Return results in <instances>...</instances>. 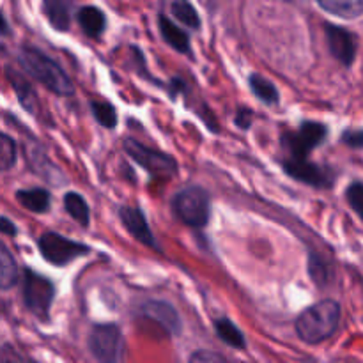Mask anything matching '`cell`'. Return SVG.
Here are the masks:
<instances>
[{
	"label": "cell",
	"instance_id": "obj_26",
	"mask_svg": "<svg viewBox=\"0 0 363 363\" xmlns=\"http://www.w3.org/2000/svg\"><path fill=\"white\" fill-rule=\"evenodd\" d=\"M308 273L318 286H326L332 280V269L318 254H311L308 257Z\"/></svg>",
	"mask_w": 363,
	"mask_h": 363
},
{
	"label": "cell",
	"instance_id": "obj_23",
	"mask_svg": "<svg viewBox=\"0 0 363 363\" xmlns=\"http://www.w3.org/2000/svg\"><path fill=\"white\" fill-rule=\"evenodd\" d=\"M170 11H172L174 18H176L179 23L186 25L188 28H194V30H199V28H201V16H199L197 9H195L190 2L176 0V2H172V6H170Z\"/></svg>",
	"mask_w": 363,
	"mask_h": 363
},
{
	"label": "cell",
	"instance_id": "obj_22",
	"mask_svg": "<svg viewBox=\"0 0 363 363\" xmlns=\"http://www.w3.org/2000/svg\"><path fill=\"white\" fill-rule=\"evenodd\" d=\"M7 78L11 80V84H13L14 91H16L18 94V99H20L21 106H23L27 112L34 113L35 112V92L34 89L30 87V84H28L27 80H25L23 77H21L20 73H16L14 69H7Z\"/></svg>",
	"mask_w": 363,
	"mask_h": 363
},
{
	"label": "cell",
	"instance_id": "obj_35",
	"mask_svg": "<svg viewBox=\"0 0 363 363\" xmlns=\"http://www.w3.org/2000/svg\"><path fill=\"white\" fill-rule=\"evenodd\" d=\"M4 307V303H2V301H0V308H2Z\"/></svg>",
	"mask_w": 363,
	"mask_h": 363
},
{
	"label": "cell",
	"instance_id": "obj_33",
	"mask_svg": "<svg viewBox=\"0 0 363 363\" xmlns=\"http://www.w3.org/2000/svg\"><path fill=\"white\" fill-rule=\"evenodd\" d=\"M169 91H170V96H172V98H176L177 92H179V94H184V92L188 91V87H186V84L181 80V78H174V80L169 84Z\"/></svg>",
	"mask_w": 363,
	"mask_h": 363
},
{
	"label": "cell",
	"instance_id": "obj_29",
	"mask_svg": "<svg viewBox=\"0 0 363 363\" xmlns=\"http://www.w3.org/2000/svg\"><path fill=\"white\" fill-rule=\"evenodd\" d=\"M252 121H254V112L247 106H240L236 112V117H234V123L240 130H250Z\"/></svg>",
	"mask_w": 363,
	"mask_h": 363
},
{
	"label": "cell",
	"instance_id": "obj_1",
	"mask_svg": "<svg viewBox=\"0 0 363 363\" xmlns=\"http://www.w3.org/2000/svg\"><path fill=\"white\" fill-rule=\"evenodd\" d=\"M18 60H20L25 73L30 74L34 80L45 85L53 94L62 96V98H69V96L74 94L73 80L67 77L66 71L52 57L43 53L41 50L34 48V46H23L20 50Z\"/></svg>",
	"mask_w": 363,
	"mask_h": 363
},
{
	"label": "cell",
	"instance_id": "obj_18",
	"mask_svg": "<svg viewBox=\"0 0 363 363\" xmlns=\"http://www.w3.org/2000/svg\"><path fill=\"white\" fill-rule=\"evenodd\" d=\"M64 209L82 227H87L91 223V208H89L84 195L77 194V191H69V194L64 195Z\"/></svg>",
	"mask_w": 363,
	"mask_h": 363
},
{
	"label": "cell",
	"instance_id": "obj_5",
	"mask_svg": "<svg viewBox=\"0 0 363 363\" xmlns=\"http://www.w3.org/2000/svg\"><path fill=\"white\" fill-rule=\"evenodd\" d=\"M123 147L126 155L133 160L137 165L147 170L151 176L162 177V179H169L177 174V162L170 155H165L162 151L147 147L142 142L135 140V138H126L123 142Z\"/></svg>",
	"mask_w": 363,
	"mask_h": 363
},
{
	"label": "cell",
	"instance_id": "obj_14",
	"mask_svg": "<svg viewBox=\"0 0 363 363\" xmlns=\"http://www.w3.org/2000/svg\"><path fill=\"white\" fill-rule=\"evenodd\" d=\"M82 30L89 38H99L106 28V16L99 7L84 6L77 14Z\"/></svg>",
	"mask_w": 363,
	"mask_h": 363
},
{
	"label": "cell",
	"instance_id": "obj_6",
	"mask_svg": "<svg viewBox=\"0 0 363 363\" xmlns=\"http://www.w3.org/2000/svg\"><path fill=\"white\" fill-rule=\"evenodd\" d=\"M89 351L99 363H121L124 351V339L119 326L112 323L92 326L89 333Z\"/></svg>",
	"mask_w": 363,
	"mask_h": 363
},
{
	"label": "cell",
	"instance_id": "obj_20",
	"mask_svg": "<svg viewBox=\"0 0 363 363\" xmlns=\"http://www.w3.org/2000/svg\"><path fill=\"white\" fill-rule=\"evenodd\" d=\"M318 6L335 16L346 18V20L358 18L363 11V2L360 0H319Z\"/></svg>",
	"mask_w": 363,
	"mask_h": 363
},
{
	"label": "cell",
	"instance_id": "obj_27",
	"mask_svg": "<svg viewBox=\"0 0 363 363\" xmlns=\"http://www.w3.org/2000/svg\"><path fill=\"white\" fill-rule=\"evenodd\" d=\"M346 197L350 206L353 208V211L357 213L358 216L363 215V209H362V202H363V184L360 181H354L350 188L346 190Z\"/></svg>",
	"mask_w": 363,
	"mask_h": 363
},
{
	"label": "cell",
	"instance_id": "obj_9",
	"mask_svg": "<svg viewBox=\"0 0 363 363\" xmlns=\"http://www.w3.org/2000/svg\"><path fill=\"white\" fill-rule=\"evenodd\" d=\"M284 172L287 174L293 179L300 181V183L311 184L315 188H330L332 186L333 176L328 169H323V167L315 165V163L308 162V160H289L284 158L282 162Z\"/></svg>",
	"mask_w": 363,
	"mask_h": 363
},
{
	"label": "cell",
	"instance_id": "obj_15",
	"mask_svg": "<svg viewBox=\"0 0 363 363\" xmlns=\"http://www.w3.org/2000/svg\"><path fill=\"white\" fill-rule=\"evenodd\" d=\"M16 201L28 211L46 213L52 206V195L45 188H30V190H18Z\"/></svg>",
	"mask_w": 363,
	"mask_h": 363
},
{
	"label": "cell",
	"instance_id": "obj_34",
	"mask_svg": "<svg viewBox=\"0 0 363 363\" xmlns=\"http://www.w3.org/2000/svg\"><path fill=\"white\" fill-rule=\"evenodd\" d=\"M11 34V27L9 23H7V20L4 18V14L0 13V35H7Z\"/></svg>",
	"mask_w": 363,
	"mask_h": 363
},
{
	"label": "cell",
	"instance_id": "obj_8",
	"mask_svg": "<svg viewBox=\"0 0 363 363\" xmlns=\"http://www.w3.org/2000/svg\"><path fill=\"white\" fill-rule=\"evenodd\" d=\"M38 247L46 262L53 266H66L74 259L84 257L91 252V247L69 240L59 233H45L38 241Z\"/></svg>",
	"mask_w": 363,
	"mask_h": 363
},
{
	"label": "cell",
	"instance_id": "obj_28",
	"mask_svg": "<svg viewBox=\"0 0 363 363\" xmlns=\"http://www.w3.org/2000/svg\"><path fill=\"white\" fill-rule=\"evenodd\" d=\"M190 363H229L222 354L215 353V351H195L190 357Z\"/></svg>",
	"mask_w": 363,
	"mask_h": 363
},
{
	"label": "cell",
	"instance_id": "obj_3",
	"mask_svg": "<svg viewBox=\"0 0 363 363\" xmlns=\"http://www.w3.org/2000/svg\"><path fill=\"white\" fill-rule=\"evenodd\" d=\"M172 209L177 218L188 227L202 229L208 225L211 216V201L204 188L191 184L177 191L172 201Z\"/></svg>",
	"mask_w": 363,
	"mask_h": 363
},
{
	"label": "cell",
	"instance_id": "obj_24",
	"mask_svg": "<svg viewBox=\"0 0 363 363\" xmlns=\"http://www.w3.org/2000/svg\"><path fill=\"white\" fill-rule=\"evenodd\" d=\"M91 110L94 119L101 124L103 128L113 130L117 126V110L112 103L108 101H99V99H92Z\"/></svg>",
	"mask_w": 363,
	"mask_h": 363
},
{
	"label": "cell",
	"instance_id": "obj_21",
	"mask_svg": "<svg viewBox=\"0 0 363 363\" xmlns=\"http://www.w3.org/2000/svg\"><path fill=\"white\" fill-rule=\"evenodd\" d=\"M248 84H250V89L255 94V98H259L262 103H266V105H277V103L280 101L279 89H277L268 78L262 77V74H250Z\"/></svg>",
	"mask_w": 363,
	"mask_h": 363
},
{
	"label": "cell",
	"instance_id": "obj_12",
	"mask_svg": "<svg viewBox=\"0 0 363 363\" xmlns=\"http://www.w3.org/2000/svg\"><path fill=\"white\" fill-rule=\"evenodd\" d=\"M119 218L124 223V227L128 229V233L135 238L137 241L144 243L145 247H151L155 250L162 252V248L156 243V238L152 234L151 227H149L147 218H145L144 213L138 208H130V206H124L119 209Z\"/></svg>",
	"mask_w": 363,
	"mask_h": 363
},
{
	"label": "cell",
	"instance_id": "obj_11",
	"mask_svg": "<svg viewBox=\"0 0 363 363\" xmlns=\"http://www.w3.org/2000/svg\"><path fill=\"white\" fill-rule=\"evenodd\" d=\"M140 315L152 323H158L160 328L165 330L169 335L181 333V318L176 308L167 301L149 300L140 307Z\"/></svg>",
	"mask_w": 363,
	"mask_h": 363
},
{
	"label": "cell",
	"instance_id": "obj_4",
	"mask_svg": "<svg viewBox=\"0 0 363 363\" xmlns=\"http://www.w3.org/2000/svg\"><path fill=\"white\" fill-rule=\"evenodd\" d=\"M326 135H328V130L325 124L307 121L296 131L282 133L280 144L289 160H308V155L325 142Z\"/></svg>",
	"mask_w": 363,
	"mask_h": 363
},
{
	"label": "cell",
	"instance_id": "obj_25",
	"mask_svg": "<svg viewBox=\"0 0 363 363\" xmlns=\"http://www.w3.org/2000/svg\"><path fill=\"white\" fill-rule=\"evenodd\" d=\"M18 145L9 135L0 133V172H7L16 165Z\"/></svg>",
	"mask_w": 363,
	"mask_h": 363
},
{
	"label": "cell",
	"instance_id": "obj_13",
	"mask_svg": "<svg viewBox=\"0 0 363 363\" xmlns=\"http://www.w3.org/2000/svg\"><path fill=\"white\" fill-rule=\"evenodd\" d=\"M158 27L160 34H162V38L165 39V43L170 48H174L179 53H190V35L183 28L177 27L170 18H167L165 14H160Z\"/></svg>",
	"mask_w": 363,
	"mask_h": 363
},
{
	"label": "cell",
	"instance_id": "obj_10",
	"mask_svg": "<svg viewBox=\"0 0 363 363\" xmlns=\"http://www.w3.org/2000/svg\"><path fill=\"white\" fill-rule=\"evenodd\" d=\"M326 41H328L330 53L333 59L339 60L342 66L351 67L357 57V35L347 28L339 27V25H326Z\"/></svg>",
	"mask_w": 363,
	"mask_h": 363
},
{
	"label": "cell",
	"instance_id": "obj_17",
	"mask_svg": "<svg viewBox=\"0 0 363 363\" xmlns=\"http://www.w3.org/2000/svg\"><path fill=\"white\" fill-rule=\"evenodd\" d=\"M215 332L220 340H223L227 346L234 347V350H245V347H247V340H245L243 332H241L236 326V323L230 321L229 318L216 319Z\"/></svg>",
	"mask_w": 363,
	"mask_h": 363
},
{
	"label": "cell",
	"instance_id": "obj_31",
	"mask_svg": "<svg viewBox=\"0 0 363 363\" xmlns=\"http://www.w3.org/2000/svg\"><path fill=\"white\" fill-rule=\"evenodd\" d=\"M0 363H23V360L13 347L4 346L0 347Z\"/></svg>",
	"mask_w": 363,
	"mask_h": 363
},
{
	"label": "cell",
	"instance_id": "obj_7",
	"mask_svg": "<svg viewBox=\"0 0 363 363\" xmlns=\"http://www.w3.org/2000/svg\"><path fill=\"white\" fill-rule=\"evenodd\" d=\"M23 303L28 311L41 319H48L50 308H52L53 296H55V286L50 279L34 273L32 269L23 272Z\"/></svg>",
	"mask_w": 363,
	"mask_h": 363
},
{
	"label": "cell",
	"instance_id": "obj_30",
	"mask_svg": "<svg viewBox=\"0 0 363 363\" xmlns=\"http://www.w3.org/2000/svg\"><path fill=\"white\" fill-rule=\"evenodd\" d=\"M342 142L350 147L360 149L363 145V131L362 130H346L342 133Z\"/></svg>",
	"mask_w": 363,
	"mask_h": 363
},
{
	"label": "cell",
	"instance_id": "obj_16",
	"mask_svg": "<svg viewBox=\"0 0 363 363\" xmlns=\"http://www.w3.org/2000/svg\"><path fill=\"white\" fill-rule=\"evenodd\" d=\"M43 11L46 14V20L50 21L55 30L66 32L69 30L71 25V13H69V4L64 0H46L43 4Z\"/></svg>",
	"mask_w": 363,
	"mask_h": 363
},
{
	"label": "cell",
	"instance_id": "obj_2",
	"mask_svg": "<svg viewBox=\"0 0 363 363\" xmlns=\"http://www.w3.org/2000/svg\"><path fill=\"white\" fill-rule=\"evenodd\" d=\"M340 323V305L335 300H323L305 308L296 318L294 328L307 344H321L337 332Z\"/></svg>",
	"mask_w": 363,
	"mask_h": 363
},
{
	"label": "cell",
	"instance_id": "obj_32",
	"mask_svg": "<svg viewBox=\"0 0 363 363\" xmlns=\"http://www.w3.org/2000/svg\"><path fill=\"white\" fill-rule=\"evenodd\" d=\"M0 233H4L6 236H16L18 229L9 218H6V216H0Z\"/></svg>",
	"mask_w": 363,
	"mask_h": 363
},
{
	"label": "cell",
	"instance_id": "obj_19",
	"mask_svg": "<svg viewBox=\"0 0 363 363\" xmlns=\"http://www.w3.org/2000/svg\"><path fill=\"white\" fill-rule=\"evenodd\" d=\"M20 279L18 264L9 248L0 241V289H11Z\"/></svg>",
	"mask_w": 363,
	"mask_h": 363
}]
</instances>
